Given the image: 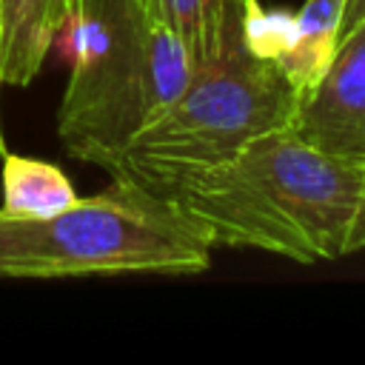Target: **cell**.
Here are the masks:
<instances>
[{"label": "cell", "instance_id": "cell-3", "mask_svg": "<svg viewBox=\"0 0 365 365\" xmlns=\"http://www.w3.org/2000/svg\"><path fill=\"white\" fill-rule=\"evenodd\" d=\"M211 248L185 214L128 177L51 217L0 211V277L9 279L200 274Z\"/></svg>", "mask_w": 365, "mask_h": 365}, {"label": "cell", "instance_id": "cell-6", "mask_svg": "<svg viewBox=\"0 0 365 365\" xmlns=\"http://www.w3.org/2000/svg\"><path fill=\"white\" fill-rule=\"evenodd\" d=\"M77 0H0V48L3 83L29 86L57 34L74 20Z\"/></svg>", "mask_w": 365, "mask_h": 365}, {"label": "cell", "instance_id": "cell-5", "mask_svg": "<svg viewBox=\"0 0 365 365\" xmlns=\"http://www.w3.org/2000/svg\"><path fill=\"white\" fill-rule=\"evenodd\" d=\"M291 128L314 148L365 165V17L339 34L325 71L299 97Z\"/></svg>", "mask_w": 365, "mask_h": 365}, {"label": "cell", "instance_id": "cell-10", "mask_svg": "<svg viewBox=\"0 0 365 365\" xmlns=\"http://www.w3.org/2000/svg\"><path fill=\"white\" fill-rule=\"evenodd\" d=\"M362 248H365V188H362L359 214H356V222H354V231H351V240H348V254L362 251Z\"/></svg>", "mask_w": 365, "mask_h": 365}, {"label": "cell", "instance_id": "cell-12", "mask_svg": "<svg viewBox=\"0 0 365 365\" xmlns=\"http://www.w3.org/2000/svg\"><path fill=\"white\" fill-rule=\"evenodd\" d=\"M3 48H0V88H3ZM9 154V145H6V128H3V114H0V160Z\"/></svg>", "mask_w": 365, "mask_h": 365}, {"label": "cell", "instance_id": "cell-9", "mask_svg": "<svg viewBox=\"0 0 365 365\" xmlns=\"http://www.w3.org/2000/svg\"><path fill=\"white\" fill-rule=\"evenodd\" d=\"M228 6L231 0H154L157 14L188 46L197 66L220 51Z\"/></svg>", "mask_w": 365, "mask_h": 365}, {"label": "cell", "instance_id": "cell-7", "mask_svg": "<svg viewBox=\"0 0 365 365\" xmlns=\"http://www.w3.org/2000/svg\"><path fill=\"white\" fill-rule=\"evenodd\" d=\"M345 3L348 0H305L294 14L291 34L285 48L277 54V66L297 97H302L325 71L339 40Z\"/></svg>", "mask_w": 365, "mask_h": 365}, {"label": "cell", "instance_id": "cell-11", "mask_svg": "<svg viewBox=\"0 0 365 365\" xmlns=\"http://www.w3.org/2000/svg\"><path fill=\"white\" fill-rule=\"evenodd\" d=\"M365 17V0H348L345 3V17H342V29H339V34L342 31H348L354 23H359Z\"/></svg>", "mask_w": 365, "mask_h": 365}, {"label": "cell", "instance_id": "cell-4", "mask_svg": "<svg viewBox=\"0 0 365 365\" xmlns=\"http://www.w3.org/2000/svg\"><path fill=\"white\" fill-rule=\"evenodd\" d=\"M297 103L277 60L248 46L242 0H231L220 51L197 66L182 94L128 143L111 177L157 188L171 177L220 165L251 140L291 125Z\"/></svg>", "mask_w": 365, "mask_h": 365}, {"label": "cell", "instance_id": "cell-2", "mask_svg": "<svg viewBox=\"0 0 365 365\" xmlns=\"http://www.w3.org/2000/svg\"><path fill=\"white\" fill-rule=\"evenodd\" d=\"M71 29L57 137L71 157L114 174L128 143L182 94L197 60L154 0H77Z\"/></svg>", "mask_w": 365, "mask_h": 365}, {"label": "cell", "instance_id": "cell-8", "mask_svg": "<svg viewBox=\"0 0 365 365\" xmlns=\"http://www.w3.org/2000/svg\"><path fill=\"white\" fill-rule=\"evenodd\" d=\"M77 200L71 180L51 163L23 154L3 157V205L11 217H51Z\"/></svg>", "mask_w": 365, "mask_h": 365}, {"label": "cell", "instance_id": "cell-1", "mask_svg": "<svg viewBox=\"0 0 365 365\" xmlns=\"http://www.w3.org/2000/svg\"><path fill=\"white\" fill-rule=\"evenodd\" d=\"M365 165L325 154L291 125L251 140L231 160L151 188L211 245H242L294 262L348 254Z\"/></svg>", "mask_w": 365, "mask_h": 365}]
</instances>
